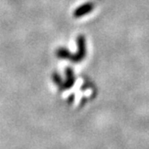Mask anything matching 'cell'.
Listing matches in <instances>:
<instances>
[{
  "label": "cell",
  "mask_w": 149,
  "mask_h": 149,
  "mask_svg": "<svg viewBox=\"0 0 149 149\" xmlns=\"http://www.w3.org/2000/svg\"><path fill=\"white\" fill-rule=\"evenodd\" d=\"M56 55L59 58H64V59H71L72 58V53L66 48H59L56 51Z\"/></svg>",
  "instance_id": "277c9868"
},
{
  "label": "cell",
  "mask_w": 149,
  "mask_h": 149,
  "mask_svg": "<svg viewBox=\"0 0 149 149\" xmlns=\"http://www.w3.org/2000/svg\"><path fill=\"white\" fill-rule=\"evenodd\" d=\"M52 79H53V81H54V83L57 84V86L59 87V89H61V87H62V86H63V80H62V78L60 77V76L58 74H57V73H54L52 74Z\"/></svg>",
  "instance_id": "5b68a950"
},
{
  "label": "cell",
  "mask_w": 149,
  "mask_h": 149,
  "mask_svg": "<svg viewBox=\"0 0 149 149\" xmlns=\"http://www.w3.org/2000/svg\"><path fill=\"white\" fill-rule=\"evenodd\" d=\"M77 51L72 54L71 62L79 63L81 62L86 56V38L83 35H79L77 40Z\"/></svg>",
  "instance_id": "6da1fadb"
},
{
  "label": "cell",
  "mask_w": 149,
  "mask_h": 149,
  "mask_svg": "<svg viewBox=\"0 0 149 149\" xmlns=\"http://www.w3.org/2000/svg\"><path fill=\"white\" fill-rule=\"evenodd\" d=\"M94 4L92 3V2H88V3H84V5L78 6L76 10L74 11V16L76 18H79V17H82L86 15H88L90 14L93 8H94Z\"/></svg>",
  "instance_id": "7a4b0ae2"
},
{
  "label": "cell",
  "mask_w": 149,
  "mask_h": 149,
  "mask_svg": "<svg viewBox=\"0 0 149 149\" xmlns=\"http://www.w3.org/2000/svg\"><path fill=\"white\" fill-rule=\"evenodd\" d=\"M74 84V71L70 68H68L66 69V80L63 83V86L61 87V91L63 90H68L71 88Z\"/></svg>",
  "instance_id": "3957f363"
}]
</instances>
